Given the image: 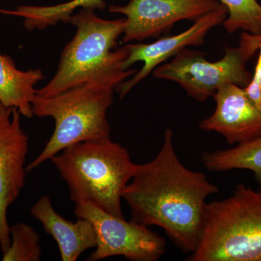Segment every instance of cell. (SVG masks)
<instances>
[{
  "label": "cell",
  "mask_w": 261,
  "mask_h": 261,
  "mask_svg": "<svg viewBox=\"0 0 261 261\" xmlns=\"http://www.w3.org/2000/svg\"><path fill=\"white\" fill-rule=\"evenodd\" d=\"M219 188L204 173L182 164L167 128L161 150L148 163L138 165L123 193L129 206L130 221L164 229L185 253L192 254L200 243L206 202Z\"/></svg>",
  "instance_id": "cell-1"
},
{
  "label": "cell",
  "mask_w": 261,
  "mask_h": 261,
  "mask_svg": "<svg viewBox=\"0 0 261 261\" xmlns=\"http://www.w3.org/2000/svg\"><path fill=\"white\" fill-rule=\"evenodd\" d=\"M76 32L62 51L51 80L36 95L50 97L91 82H108L117 87L137 70H124L128 49L117 48L124 32L125 18L106 20L93 9H81L70 19Z\"/></svg>",
  "instance_id": "cell-2"
},
{
  "label": "cell",
  "mask_w": 261,
  "mask_h": 261,
  "mask_svg": "<svg viewBox=\"0 0 261 261\" xmlns=\"http://www.w3.org/2000/svg\"><path fill=\"white\" fill-rule=\"evenodd\" d=\"M69 189L74 203L92 202L119 218L123 193L138 164L111 138L87 141L67 147L50 159Z\"/></svg>",
  "instance_id": "cell-3"
},
{
  "label": "cell",
  "mask_w": 261,
  "mask_h": 261,
  "mask_svg": "<svg viewBox=\"0 0 261 261\" xmlns=\"http://www.w3.org/2000/svg\"><path fill=\"white\" fill-rule=\"evenodd\" d=\"M117 86L108 82H91L50 97L36 95L34 116L50 117L55 129L37 159L27 166V172L39 167L63 149L87 141L111 138L107 111Z\"/></svg>",
  "instance_id": "cell-4"
},
{
  "label": "cell",
  "mask_w": 261,
  "mask_h": 261,
  "mask_svg": "<svg viewBox=\"0 0 261 261\" xmlns=\"http://www.w3.org/2000/svg\"><path fill=\"white\" fill-rule=\"evenodd\" d=\"M190 261H261V192L244 184L207 202L203 230Z\"/></svg>",
  "instance_id": "cell-5"
},
{
  "label": "cell",
  "mask_w": 261,
  "mask_h": 261,
  "mask_svg": "<svg viewBox=\"0 0 261 261\" xmlns=\"http://www.w3.org/2000/svg\"><path fill=\"white\" fill-rule=\"evenodd\" d=\"M261 35L243 32L237 47L227 48L224 56L216 62L207 61L205 53L186 49L153 70V76L172 81L181 86L190 97L205 102L228 84L245 88L252 75L247 63L258 51Z\"/></svg>",
  "instance_id": "cell-6"
},
{
  "label": "cell",
  "mask_w": 261,
  "mask_h": 261,
  "mask_svg": "<svg viewBox=\"0 0 261 261\" xmlns=\"http://www.w3.org/2000/svg\"><path fill=\"white\" fill-rule=\"evenodd\" d=\"M77 218L89 220L97 233V245L87 260L123 256L132 261H157L166 252V240L149 226L126 221L92 202L75 203Z\"/></svg>",
  "instance_id": "cell-7"
},
{
  "label": "cell",
  "mask_w": 261,
  "mask_h": 261,
  "mask_svg": "<svg viewBox=\"0 0 261 261\" xmlns=\"http://www.w3.org/2000/svg\"><path fill=\"white\" fill-rule=\"evenodd\" d=\"M221 5L218 0H130L111 5L108 11L125 15L123 42L128 43L159 37L177 22H195Z\"/></svg>",
  "instance_id": "cell-8"
},
{
  "label": "cell",
  "mask_w": 261,
  "mask_h": 261,
  "mask_svg": "<svg viewBox=\"0 0 261 261\" xmlns=\"http://www.w3.org/2000/svg\"><path fill=\"white\" fill-rule=\"evenodd\" d=\"M20 113L0 102V249L10 247L8 208L18 198L25 185L29 137L20 123Z\"/></svg>",
  "instance_id": "cell-9"
},
{
  "label": "cell",
  "mask_w": 261,
  "mask_h": 261,
  "mask_svg": "<svg viewBox=\"0 0 261 261\" xmlns=\"http://www.w3.org/2000/svg\"><path fill=\"white\" fill-rule=\"evenodd\" d=\"M228 14L227 8L221 5L196 20L185 32L176 35L161 38L150 44H126L128 56L123 62V69L128 70L137 62H142L143 66L132 78L124 81L117 87L116 91L119 94L120 99L124 97L130 89L169 58L176 56L187 47L204 44L206 35L211 29L224 23Z\"/></svg>",
  "instance_id": "cell-10"
},
{
  "label": "cell",
  "mask_w": 261,
  "mask_h": 261,
  "mask_svg": "<svg viewBox=\"0 0 261 261\" xmlns=\"http://www.w3.org/2000/svg\"><path fill=\"white\" fill-rule=\"evenodd\" d=\"M216 108L209 118L200 123L201 129L214 132L229 145L248 142L261 136V108L249 98L245 89L228 84L214 97Z\"/></svg>",
  "instance_id": "cell-11"
},
{
  "label": "cell",
  "mask_w": 261,
  "mask_h": 261,
  "mask_svg": "<svg viewBox=\"0 0 261 261\" xmlns=\"http://www.w3.org/2000/svg\"><path fill=\"white\" fill-rule=\"evenodd\" d=\"M31 214L56 240L63 261L77 260L84 251L97 247V233L92 222L82 218L72 222L62 217L47 195L32 206Z\"/></svg>",
  "instance_id": "cell-12"
},
{
  "label": "cell",
  "mask_w": 261,
  "mask_h": 261,
  "mask_svg": "<svg viewBox=\"0 0 261 261\" xmlns=\"http://www.w3.org/2000/svg\"><path fill=\"white\" fill-rule=\"evenodd\" d=\"M44 79L40 69L19 70L11 58L0 53V102L6 107L16 108L21 116L32 118L35 86Z\"/></svg>",
  "instance_id": "cell-13"
},
{
  "label": "cell",
  "mask_w": 261,
  "mask_h": 261,
  "mask_svg": "<svg viewBox=\"0 0 261 261\" xmlns=\"http://www.w3.org/2000/svg\"><path fill=\"white\" fill-rule=\"evenodd\" d=\"M106 8L104 0H71L53 6H18L14 9L0 8V14L23 19V25L28 31L43 30L59 22L68 23L76 9L102 10Z\"/></svg>",
  "instance_id": "cell-14"
},
{
  "label": "cell",
  "mask_w": 261,
  "mask_h": 261,
  "mask_svg": "<svg viewBox=\"0 0 261 261\" xmlns=\"http://www.w3.org/2000/svg\"><path fill=\"white\" fill-rule=\"evenodd\" d=\"M200 161L212 172L249 170L261 185V136L233 148L203 152Z\"/></svg>",
  "instance_id": "cell-15"
},
{
  "label": "cell",
  "mask_w": 261,
  "mask_h": 261,
  "mask_svg": "<svg viewBox=\"0 0 261 261\" xmlns=\"http://www.w3.org/2000/svg\"><path fill=\"white\" fill-rule=\"evenodd\" d=\"M228 9V16L224 20L226 32L238 30L253 35H261V5L257 0H218Z\"/></svg>",
  "instance_id": "cell-16"
},
{
  "label": "cell",
  "mask_w": 261,
  "mask_h": 261,
  "mask_svg": "<svg viewBox=\"0 0 261 261\" xmlns=\"http://www.w3.org/2000/svg\"><path fill=\"white\" fill-rule=\"evenodd\" d=\"M11 242L3 254V261H39L42 255L39 235L27 224L18 223L10 227Z\"/></svg>",
  "instance_id": "cell-17"
},
{
  "label": "cell",
  "mask_w": 261,
  "mask_h": 261,
  "mask_svg": "<svg viewBox=\"0 0 261 261\" xmlns=\"http://www.w3.org/2000/svg\"><path fill=\"white\" fill-rule=\"evenodd\" d=\"M253 75L249 84L245 87L247 96L257 108H261V44Z\"/></svg>",
  "instance_id": "cell-18"
}]
</instances>
